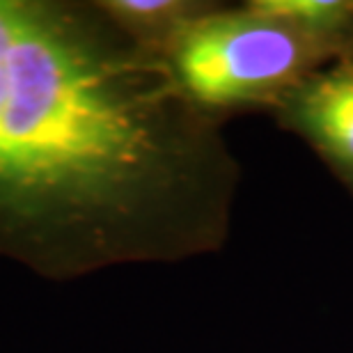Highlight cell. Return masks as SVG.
Returning a JSON list of instances; mask_svg holds the SVG:
<instances>
[{"label": "cell", "instance_id": "cell-2", "mask_svg": "<svg viewBox=\"0 0 353 353\" xmlns=\"http://www.w3.org/2000/svg\"><path fill=\"white\" fill-rule=\"evenodd\" d=\"M335 46L245 7L200 12L172 39L165 60L190 103L211 110L292 94Z\"/></svg>", "mask_w": 353, "mask_h": 353}, {"label": "cell", "instance_id": "cell-3", "mask_svg": "<svg viewBox=\"0 0 353 353\" xmlns=\"http://www.w3.org/2000/svg\"><path fill=\"white\" fill-rule=\"evenodd\" d=\"M292 115L299 129L353 176V62L301 83L292 92Z\"/></svg>", "mask_w": 353, "mask_h": 353}, {"label": "cell", "instance_id": "cell-5", "mask_svg": "<svg viewBox=\"0 0 353 353\" xmlns=\"http://www.w3.org/2000/svg\"><path fill=\"white\" fill-rule=\"evenodd\" d=\"M248 7L268 19L335 44L353 23V3L347 0H255Z\"/></svg>", "mask_w": 353, "mask_h": 353}, {"label": "cell", "instance_id": "cell-1", "mask_svg": "<svg viewBox=\"0 0 353 353\" xmlns=\"http://www.w3.org/2000/svg\"><path fill=\"white\" fill-rule=\"evenodd\" d=\"M225 163L165 55L99 5L0 0V255L72 278L202 250Z\"/></svg>", "mask_w": 353, "mask_h": 353}, {"label": "cell", "instance_id": "cell-4", "mask_svg": "<svg viewBox=\"0 0 353 353\" xmlns=\"http://www.w3.org/2000/svg\"><path fill=\"white\" fill-rule=\"evenodd\" d=\"M99 7L138 44L163 55L181 28L204 12L183 0H108Z\"/></svg>", "mask_w": 353, "mask_h": 353}]
</instances>
